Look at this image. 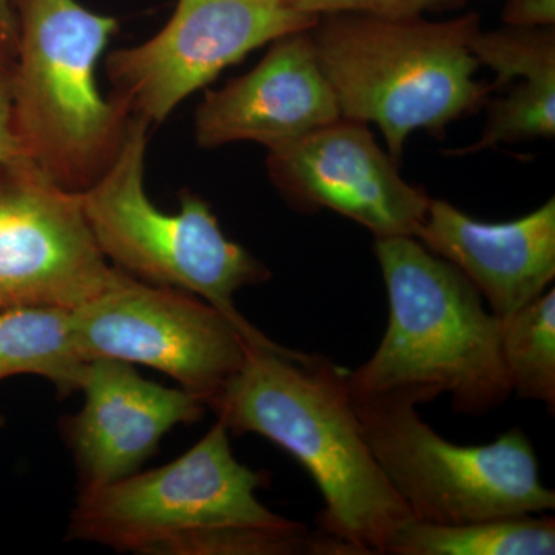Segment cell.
I'll return each mask as SVG.
<instances>
[{
    "instance_id": "obj_24",
    "label": "cell",
    "mask_w": 555,
    "mask_h": 555,
    "mask_svg": "<svg viewBox=\"0 0 555 555\" xmlns=\"http://www.w3.org/2000/svg\"><path fill=\"white\" fill-rule=\"evenodd\" d=\"M14 47H11L10 43L3 42L0 39V62H11L13 61Z\"/></svg>"
},
{
    "instance_id": "obj_14",
    "label": "cell",
    "mask_w": 555,
    "mask_h": 555,
    "mask_svg": "<svg viewBox=\"0 0 555 555\" xmlns=\"http://www.w3.org/2000/svg\"><path fill=\"white\" fill-rule=\"evenodd\" d=\"M415 238L459 269L499 320L554 283V198L506 222L480 221L448 201L433 199Z\"/></svg>"
},
{
    "instance_id": "obj_22",
    "label": "cell",
    "mask_w": 555,
    "mask_h": 555,
    "mask_svg": "<svg viewBox=\"0 0 555 555\" xmlns=\"http://www.w3.org/2000/svg\"><path fill=\"white\" fill-rule=\"evenodd\" d=\"M502 20L520 27H554L555 0H506Z\"/></svg>"
},
{
    "instance_id": "obj_1",
    "label": "cell",
    "mask_w": 555,
    "mask_h": 555,
    "mask_svg": "<svg viewBox=\"0 0 555 555\" xmlns=\"http://www.w3.org/2000/svg\"><path fill=\"white\" fill-rule=\"evenodd\" d=\"M347 374L317 353L248 346L208 409L233 436L266 438L308 470L324 500L318 531L356 555L387 554L414 518L369 448Z\"/></svg>"
},
{
    "instance_id": "obj_10",
    "label": "cell",
    "mask_w": 555,
    "mask_h": 555,
    "mask_svg": "<svg viewBox=\"0 0 555 555\" xmlns=\"http://www.w3.org/2000/svg\"><path fill=\"white\" fill-rule=\"evenodd\" d=\"M122 270L102 254L80 193L28 159L0 164V309H78Z\"/></svg>"
},
{
    "instance_id": "obj_5",
    "label": "cell",
    "mask_w": 555,
    "mask_h": 555,
    "mask_svg": "<svg viewBox=\"0 0 555 555\" xmlns=\"http://www.w3.org/2000/svg\"><path fill=\"white\" fill-rule=\"evenodd\" d=\"M152 124L131 116L118 155L80 193L87 221L104 257L153 286L196 295L229 318L251 346L291 352L266 337L236 309L235 294L270 280L269 269L228 238L207 201L184 190L181 210L166 214L145 192V155Z\"/></svg>"
},
{
    "instance_id": "obj_18",
    "label": "cell",
    "mask_w": 555,
    "mask_h": 555,
    "mask_svg": "<svg viewBox=\"0 0 555 555\" xmlns=\"http://www.w3.org/2000/svg\"><path fill=\"white\" fill-rule=\"evenodd\" d=\"M485 107L486 122L478 141L452 155L555 137V80L518 79L499 96H489Z\"/></svg>"
},
{
    "instance_id": "obj_21",
    "label": "cell",
    "mask_w": 555,
    "mask_h": 555,
    "mask_svg": "<svg viewBox=\"0 0 555 555\" xmlns=\"http://www.w3.org/2000/svg\"><path fill=\"white\" fill-rule=\"evenodd\" d=\"M11 62H0V164L27 159L13 119Z\"/></svg>"
},
{
    "instance_id": "obj_19",
    "label": "cell",
    "mask_w": 555,
    "mask_h": 555,
    "mask_svg": "<svg viewBox=\"0 0 555 555\" xmlns=\"http://www.w3.org/2000/svg\"><path fill=\"white\" fill-rule=\"evenodd\" d=\"M478 64L494 72L491 96L518 79L555 80L554 27L507 25L477 33L470 43Z\"/></svg>"
},
{
    "instance_id": "obj_9",
    "label": "cell",
    "mask_w": 555,
    "mask_h": 555,
    "mask_svg": "<svg viewBox=\"0 0 555 555\" xmlns=\"http://www.w3.org/2000/svg\"><path fill=\"white\" fill-rule=\"evenodd\" d=\"M318 17L292 0H178L153 38L108 54L109 96L131 116L164 122L225 68L273 40L310 30Z\"/></svg>"
},
{
    "instance_id": "obj_12",
    "label": "cell",
    "mask_w": 555,
    "mask_h": 555,
    "mask_svg": "<svg viewBox=\"0 0 555 555\" xmlns=\"http://www.w3.org/2000/svg\"><path fill=\"white\" fill-rule=\"evenodd\" d=\"M79 392L83 404L62 420L80 489L100 488L133 476L179 425H193L206 403L182 387H166L115 358L89 361Z\"/></svg>"
},
{
    "instance_id": "obj_6",
    "label": "cell",
    "mask_w": 555,
    "mask_h": 555,
    "mask_svg": "<svg viewBox=\"0 0 555 555\" xmlns=\"http://www.w3.org/2000/svg\"><path fill=\"white\" fill-rule=\"evenodd\" d=\"M352 400L372 454L415 521L462 525L555 509V492L543 485L520 427L492 443L460 447L423 422L408 393Z\"/></svg>"
},
{
    "instance_id": "obj_7",
    "label": "cell",
    "mask_w": 555,
    "mask_h": 555,
    "mask_svg": "<svg viewBox=\"0 0 555 555\" xmlns=\"http://www.w3.org/2000/svg\"><path fill=\"white\" fill-rule=\"evenodd\" d=\"M266 478L235 459L228 427L217 420L166 466L79 489L67 535L126 553L178 555L190 540L218 529L301 526L259 502Z\"/></svg>"
},
{
    "instance_id": "obj_16",
    "label": "cell",
    "mask_w": 555,
    "mask_h": 555,
    "mask_svg": "<svg viewBox=\"0 0 555 555\" xmlns=\"http://www.w3.org/2000/svg\"><path fill=\"white\" fill-rule=\"evenodd\" d=\"M390 555H554L555 520L543 514L486 518L462 525L412 520L390 543Z\"/></svg>"
},
{
    "instance_id": "obj_15",
    "label": "cell",
    "mask_w": 555,
    "mask_h": 555,
    "mask_svg": "<svg viewBox=\"0 0 555 555\" xmlns=\"http://www.w3.org/2000/svg\"><path fill=\"white\" fill-rule=\"evenodd\" d=\"M89 360L80 352L73 310L57 306L0 309V382L49 379L62 397L79 392Z\"/></svg>"
},
{
    "instance_id": "obj_17",
    "label": "cell",
    "mask_w": 555,
    "mask_h": 555,
    "mask_svg": "<svg viewBox=\"0 0 555 555\" xmlns=\"http://www.w3.org/2000/svg\"><path fill=\"white\" fill-rule=\"evenodd\" d=\"M500 347L511 389L521 400L555 406V288L500 320Z\"/></svg>"
},
{
    "instance_id": "obj_3",
    "label": "cell",
    "mask_w": 555,
    "mask_h": 555,
    "mask_svg": "<svg viewBox=\"0 0 555 555\" xmlns=\"http://www.w3.org/2000/svg\"><path fill=\"white\" fill-rule=\"evenodd\" d=\"M478 31L477 13L429 21L337 11L320 14L310 36L341 118L375 124L401 164L412 133L441 139L491 96L476 78L470 43Z\"/></svg>"
},
{
    "instance_id": "obj_20",
    "label": "cell",
    "mask_w": 555,
    "mask_h": 555,
    "mask_svg": "<svg viewBox=\"0 0 555 555\" xmlns=\"http://www.w3.org/2000/svg\"><path fill=\"white\" fill-rule=\"evenodd\" d=\"M299 10L312 14L360 11L379 16H425L426 13L459 9L469 0H292Z\"/></svg>"
},
{
    "instance_id": "obj_25",
    "label": "cell",
    "mask_w": 555,
    "mask_h": 555,
    "mask_svg": "<svg viewBox=\"0 0 555 555\" xmlns=\"http://www.w3.org/2000/svg\"><path fill=\"white\" fill-rule=\"evenodd\" d=\"M3 426H5V418H3V415L0 414V429H2Z\"/></svg>"
},
{
    "instance_id": "obj_2",
    "label": "cell",
    "mask_w": 555,
    "mask_h": 555,
    "mask_svg": "<svg viewBox=\"0 0 555 555\" xmlns=\"http://www.w3.org/2000/svg\"><path fill=\"white\" fill-rule=\"evenodd\" d=\"M389 318L374 356L347 374L350 393L451 397L459 414H489L513 396L500 320L451 262L414 236L375 240Z\"/></svg>"
},
{
    "instance_id": "obj_8",
    "label": "cell",
    "mask_w": 555,
    "mask_h": 555,
    "mask_svg": "<svg viewBox=\"0 0 555 555\" xmlns=\"http://www.w3.org/2000/svg\"><path fill=\"white\" fill-rule=\"evenodd\" d=\"M87 360L115 358L169 375L208 404L243 366L240 328L196 295L120 273L112 286L73 310Z\"/></svg>"
},
{
    "instance_id": "obj_13",
    "label": "cell",
    "mask_w": 555,
    "mask_h": 555,
    "mask_svg": "<svg viewBox=\"0 0 555 555\" xmlns=\"http://www.w3.org/2000/svg\"><path fill=\"white\" fill-rule=\"evenodd\" d=\"M341 118L310 30L273 40L266 56L222 89L208 90L195 115L196 144L284 147Z\"/></svg>"
},
{
    "instance_id": "obj_23",
    "label": "cell",
    "mask_w": 555,
    "mask_h": 555,
    "mask_svg": "<svg viewBox=\"0 0 555 555\" xmlns=\"http://www.w3.org/2000/svg\"><path fill=\"white\" fill-rule=\"evenodd\" d=\"M0 39L11 47L16 43V20L11 0H0Z\"/></svg>"
},
{
    "instance_id": "obj_11",
    "label": "cell",
    "mask_w": 555,
    "mask_h": 555,
    "mask_svg": "<svg viewBox=\"0 0 555 555\" xmlns=\"http://www.w3.org/2000/svg\"><path fill=\"white\" fill-rule=\"evenodd\" d=\"M270 181L305 214L335 211L375 240L416 236L429 195L401 177L367 124L339 118L308 137L268 153Z\"/></svg>"
},
{
    "instance_id": "obj_4",
    "label": "cell",
    "mask_w": 555,
    "mask_h": 555,
    "mask_svg": "<svg viewBox=\"0 0 555 555\" xmlns=\"http://www.w3.org/2000/svg\"><path fill=\"white\" fill-rule=\"evenodd\" d=\"M16 43L11 101L25 156L69 192L82 193L118 155L130 112L102 96L96 67L116 17L78 0H11Z\"/></svg>"
}]
</instances>
